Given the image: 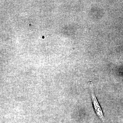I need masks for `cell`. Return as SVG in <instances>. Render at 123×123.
Wrapping results in <instances>:
<instances>
[{
	"mask_svg": "<svg viewBox=\"0 0 123 123\" xmlns=\"http://www.w3.org/2000/svg\"><path fill=\"white\" fill-rule=\"evenodd\" d=\"M88 82L89 85L90 86L92 102L95 112L98 116L99 118L101 119V120L103 123H105V120L104 118L102 111L101 109V106L99 105L94 92L93 83L91 80H88Z\"/></svg>",
	"mask_w": 123,
	"mask_h": 123,
	"instance_id": "obj_1",
	"label": "cell"
}]
</instances>
